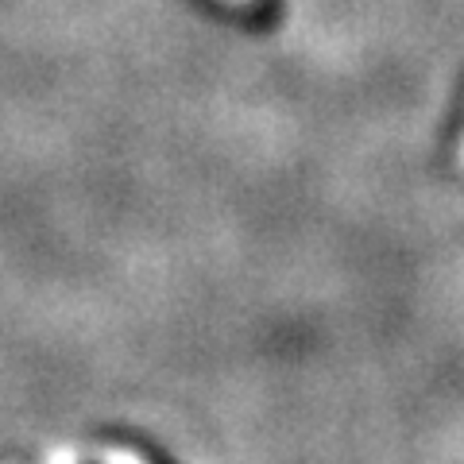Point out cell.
Segmentation results:
<instances>
[{
  "instance_id": "obj_1",
  "label": "cell",
  "mask_w": 464,
  "mask_h": 464,
  "mask_svg": "<svg viewBox=\"0 0 464 464\" xmlns=\"http://www.w3.org/2000/svg\"><path fill=\"white\" fill-rule=\"evenodd\" d=\"M228 5H237V8H256L259 0H228Z\"/></svg>"
}]
</instances>
